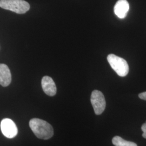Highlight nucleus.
Listing matches in <instances>:
<instances>
[{"label": "nucleus", "mask_w": 146, "mask_h": 146, "mask_svg": "<svg viewBox=\"0 0 146 146\" xmlns=\"http://www.w3.org/2000/svg\"><path fill=\"white\" fill-rule=\"evenodd\" d=\"M0 7L22 14L29 10V4L24 0H0Z\"/></svg>", "instance_id": "nucleus-2"}, {"label": "nucleus", "mask_w": 146, "mask_h": 146, "mask_svg": "<svg viewBox=\"0 0 146 146\" xmlns=\"http://www.w3.org/2000/svg\"><path fill=\"white\" fill-rule=\"evenodd\" d=\"M90 101L95 114H101L104 111L106 106V100L103 93L99 90H94L91 95Z\"/></svg>", "instance_id": "nucleus-4"}, {"label": "nucleus", "mask_w": 146, "mask_h": 146, "mask_svg": "<svg viewBox=\"0 0 146 146\" xmlns=\"http://www.w3.org/2000/svg\"><path fill=\"white\" fill-rule=\"evenodd\" d=\"M29 126L37 137L48 140L54 135L53 128L51 125L46 121L34 118L29 121Z\"/></svg>", "instance_id": "nucleus-1"}, {"label": "nucleus", "mask_w": 146, "mask_h": 146, "mask_svg": "<svg viewBox=\"0 0 146 146\" xmlns=\"http://www.w3.org/2000/svg\"><path fill=\"white\" fill-rule=\"evenodd\" d=\"M107 60L111 67L117 74L121 76H125L129 72V66L125 59L110 54L107 56Z\"/></svg>", "instance_id": "nucleus-3"}, {"label": "nucleus", "mask_w": 146, "mask_h": 146, "mask_svg": "<svg viewBox=\"0 0 146 146\" xmlns=\"http://www.w3.org/2000/svg\"><path fill=\"white\" fill-rule=\"evenodd\" d=\"M141 130L143 131L142 136L145 139H146V122L141 126Z\"/></svg>", "instance_id": "nucleus-10"}, {"label": "nucleus", "mask_w": 146, "mask_h": 146, "mask_svg": "<svg viewBox=\"0 0 146 146\" xmlns=\"http://www.w3.org/2000/svg\"><path fill=\"white\" fill-rule=\"evenodd\" d=\"M129 10V5L127 0H119L114 6L115 15L120 19H125Z\"/></svg>", "instance_id": "nucleus-7"}, {"label": "nucleus", "mask_w": 146, "mask_h": 146, "mask_svg": "<svg viewBox=\"0 0 146 146\" xmlns=\"http://www.w3.org/2000/svg\"><path fill=\"white\" fill-rule=\"evenodd\" d=\"M1 129L5 136L9 139L14 138L17 135L18 129L17 126L13 120L9 119H4L1 122Z\"/></svg>", "instance_id": "nucleus-5"}, {"label": "nucleus", "mask_w": 146, "mask_h": 146, "mask_svg": "<svg viewBox=\"0 0 146 146\" xmlns=\"http://www.w3.org/2000/svg\"><path fill=\"white\" fill-rule=\"evenodd\" d=\"M41 84L44 92L47 95L53 96L56 94V87L52 78L48 76H44L42 79Z\"/></svg>", "instance_id": "nucleus-6"}, {"label": "nucleus", "mask_w": 146, "mask_h": 146, "mask_svg": "<svg viewBox=\"0 0 146 146\" xmlns=\"http://www.w3.org/2000/svg\"><path fill=\"white\" fill-rule=\"evenodd\" d=\"M11 82V74L8 67L0 63V84L3 87L8 86Z\"/></svg>", "instance_id": "nucleus-8"}, {"label": "nucleus", "mask_w": 146, "mask_h": 146, "mask_svg": "<svg viewBox=\"0 0 146 146\" xmlns=\"http://www.w3.org/2000/svg\"><path fill=\"white\" fill-rule=\"evenodd\" d=\"M139 97L142 100H146V92L141 93L139 95Z\"/></svg>", "instance_id": "nucleus-11"}, {"label": "nucleus", "mask_w": 146, "mask_h": 146, "mask_svg": "<svg viewBox=\"0 0 146 146\" xmlns=\"http://www.w3.org/2000/svg\"><path fill=\"white\" fill-rule=\"evenodd\" d=\"M112 142L115 146H137L135 143L126 141L119 136H114L112 139Z\"/></svg>", "instance_id": "nucleus-9"}]
</instances>
